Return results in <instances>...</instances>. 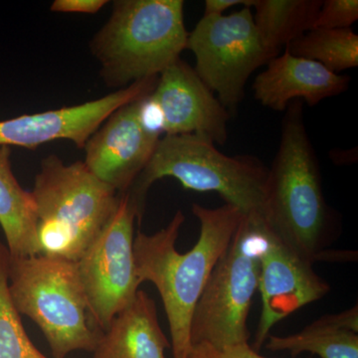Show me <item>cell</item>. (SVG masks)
<instances>
[{"label": "cell", "mask_w": 358, "mask_h": 358, "mask_svg": "<svg viewBox=\"0 0 358 358\" xmlns=\"http://www.w3.org/2000/svg\"><path fill=\"white\" fill-rule=\"evenodd\" d=\"M192 213L199 220L200 234L196 244L185 254L176 248L185 220L180 210L164 229L152 235L138 232L134 240L136 275L141 284L152 282L162 296L173 358H187L189 355L195 306L244 216L229 204L211 209L193 203Z\"/></svg>", "instance_id": "cell-1"}, {"label": "cell", "mask_w": 358, "mask_h": 358, "mask_svg": "<svg viewBox=\"0 0 358 358\" xmlns=\"http://www.w3.org/2000/svg\"><path fill=\"white\" fill-rule=\"evenodd\" d=\"M303 102L288 106L279 148L268 167L264 218L289 248L313 263L331 260L338 219L322 192L317 155L303 117Z\"/></svg>", "instance_id": "cell-2"}, {"label": "cell", "mask_w": 358, "mask_h": 358, "mask_svg": "<svg viewBox=\"0 0 358 358\" xmlns=\"http://www.w3.org/2000/svg\"><path fill=\"white\" fill-rule=\"evenodd\" d=\"M182 0H117L109 20L90 42L109 88L159 76L186 49Z\"/></svg>", "instance_id": "cell-3"}, {"label": "cell", "mask_w": 358, "mask_h": 358, "mask_svg": "<svg viewBox=\"0 0 358 358\" xmlns=\"http://www.w3.org/2000/svg\"><path fill=\"white\" fill-rule=\"evenodd\" d=\"M268 173V167L256 157L224 155L201 136H164L127 194L138 209V222L148 189L164 178H176L185 189L218 193L243 215L264 216Z\"/></svg>", "instance_id": "cell-4"}, {"label": "cell", "mask_w": 358, "mask_h": 358, "mask_svg": "<svg viewBox=\"0 0 358 358\" xmlns=\"http://www.w3.org/2000/svg\"><path fill=\"white\" fill-rule=\"evenodd\" d=\"M32 196L39 255L78 262L119 206L120 194L84 162L49 155L40 164Z\"/></svg>", "instance_id": "cell-5"}, {"label": "cell", "mask_w": 358, "mask_h": 358, "mask_svg": "<svg viewBox=\"0 0 358 358\" xmlns=\"http://www.w3.org/2000/svg\"><path fill=\"white\" fill-rule=\"evenodd\" d=\"M8 289L16 310L40 327L54 357L94 352L103 331L90 313L77 262L9 255Z\"/></svg>", "instance_id": "cell-6"}, {"label": "cell", "mask_w": 358, "mask_h": 358, "mask_svg": "<svg viewBox=\"0 0 358 358\" xmlns=\"http://www.w3.org/2000/svg\"><path fill=\"white\" fill-rule=\"evenodd\" d=\"M265 230L261 214L243 216L195 306L190 324L192 345L223 348L248 343L247 319L258 291Z\"/></svg>", "instance_id": "cell-7"}, {"label": "cell", "mask_w": 358, "mask_h": 358, "mask_svg": "<svg viewBox=\"0 0 358 358\" xmlns=\"http://www.w3.org/2000/svg\"><path fill=\"white\" fill-rule=\"evenodd\" d=\"M186 49L196 60V74L229 113L244 100L250 76L279 55L264 42L250 7L202 17L188 33Z\"/></svg>", "instance_id": "cell-8"}, {"label": "cell", "mask_w": 358, "mask_h": 358, "mask_svg": "<svg viewBox=\"0 0 358 358\" xmlns=\"http://www.w3.org/2000/svg\"><path fill=\"white\" fill-rule=\"evenodd\" d=\"M136 219V204L127 193L120 195L114 215L77 262L90 313L103 333L141 286L134 254Z\"/></svg>", "instance_id": "cell-9"}, {"label": "cell", "mask_w": 358, "mask_h": 358, "mask_svg": "<svg viewBox=\"0 0 358 358\" xmlns=\"http://www.w3.org/2000/svg\"><path fill=\"white\" fill-rule=\"evenodd\" d=\"M157 82L159 76L148 78L81 105L0 121V147L35 150L50 141L67 140L84 150L89 138L115 110L150 95Z\"/></svg>", "instance_id": "cell-10"}, {"label": "cell", "mask_w": 358, "mask_h": 358, "mask_svg": "<svg viewBox=\"0 0 358 358\" xmlns=\"http://www.w3.org/2000/svg\"><path fill=\"white\" fill-rule=\"evenodd\" d=\"M265 237L258 287L262 312L254 343L256 352L265 345L271 329L278 322L331 291L329 282L313 270L315 263L289 248L275 236L267 223Z\"/></svg>", "instance_id": "cell-11"}, {"label": "cell", "mask_w": 358, "mask_h": 358, "mask_svg": "<svg viewBox=\"0 0 358 358\" xmlns=\"http://www.w3.org/2000/svg\"><path fill=\"white\" fill-rule=\"evenodd\" d=\"M140 101L138 99L115 110L84 148V164L89 171L120 195L129 192L147 166L160 140L141 124Z\"/></svg>", "instance_id": "cell-12"}, {"label": "cell", "mask_w": 358, "mask_h": 358, "mask_svg": "<svg viewBox=\"0 0 358 358\" xmlns=\"http://www.w3.org/2000/svg\"><path fill=\"white\" fill-rule=\"evenodd\" d=\"M152 96L164 115L166 136L194 134L214 145L228 141L230 113L180 58L159 75Z\"/></svg>", "instance_id": "cell-13"}, {"label": "cell", "mask_w": 358, "mask_h": 358, "mask_svg": "<svg viewBox=\"0 0 358 358\" xmlns=\"http://www.w3.org/2000/svg\"><path fill=\"white\" fill-rule=\"evenodd\" d=\"M348 77L331 72L324 66L296 57L286 50L267 64V69L256 77L254 96L261 105L275 112H285L294 101L310 107L345 93Z\"/></svg>", "instance_id": "cell-14"}, {"label": "cell", "mask_w": 358, "mask_h": 358, "mask_svg": "<svg viewBox=\"0 0 358 358\" xmlns=\"http://www.w3.org/2000/svg\"><path fill=\"white\" fill-rule=\"evenodd\" d=\"M171 348L160 329L155 301L138 289L99 341L94 358H166Z\"/></svg>", "instance_id": "cell-15"}, {"label": "cell", "mask_w": 358, "mask_h": 358, "mask_svg": "<svg viewBox=\"0 0 358 358\" xmlns=\"http://www.w3.org/2000/svg\"><path fill=\"white\" fill-rule=\"evenodd\" d=\"M266 348L293 357L310 352L320 358H358V307L324 315L299 333L268 336Z\"/></svg>", "instance_id": "cell-16"}, {"label": "cell", "mask_w": 358, "mask_h": 358, "mask_svg": "<svg viewBox=\"0 0 358 358\" xmlns=\"http://www.w3.org/2000/svg\"><path fill=\"white\" fill-rule=\"evenodd\" d=\"M0 226L11 257L39 255L36 205L13 171L11 148L0 147Z\"/></svg>", "instance_id": "cell-17"}, {"label": "cell", "mask_w": 358, "mask_h": 358, "mask_svg": "<svg viewBox=\"0 0 358 358\" xmlns=\"http://www.w3.org/2000/svg\"><path fill=\"white\" fill-rule=\"evenodd\" d=\"M322 0H254V22L268 47L282 49L313 29Z\"/></svg>", "instance_id": "cell-18"}, {"label": "cell", "mask_w": 358, "mask_h": 358, "mask_svg": "<svg viewBox=\"0 0 358 358\" xmlns=\"http://www.w3.org/2000/svg\"><path fill=\"white\" fill-rule=\"evenodd\" d=\"M285 50L315 61L336 74L358 66V35L352 28H313L291 42Z\"/></svg>", "instance_id": "cell-19"}, {"label": "cell", "mask_w": 358, "mask_h": 358, "mask_svg": "<svg viewBox=\"0 0 358 358\" xmlns=\"http://www.w3.org/2000/svg\"><path fill=\"white\" fill-rule=\"evenodd\" d=\"M9 252L0 242V358H47L33 345L8 289Z\"/></svg>", "instance_id": "cell-20"}, {"label": "cell", "mask_w": 358, "mask_h": 358, "mask_svg": "<svg viewBox=\"0 0 358 358\" xmlns=\"http://www.w3.org/2000/svg\"><path fill=\"white\" fill-rule=\"evenodd\" d=\"M357 20V0H324L322 2L313 29H345L352 28Z\"/></svg>", "instance_id": "cell-21"}, {"label": "cell", "mask_w": 358, "mask_h": 358, "mask_svg": "<svg viewBox=\"0 0 358 358\" xmlns=\"http://www.w3.org/2000/svg\"><path fill=\"white\" fill-rule=\"evenodd\" d=\"M187 358H268L262 357L248 345V343H238L215 348L206 343L192 345Z\"/></svg>", "instance_id": "cell-22"}, {"label": "cell", "mask_w": 358, "mask_h": 358, "mask_svg": "<svg viewBox=\"0 0 358 358\" xmlns=\"http://www.w3.org/2000/svg\"><path fill=\"white\" fill-rule=\"evenodd\" d=\"M107 3V0H55L50 9L53 13L95 14Z\"/></svg>", "instance_id": "cell-23"}, {"label": "cell", "mask_w": 358, "mask_h": 358, "mask_svg": "<svg viewBox=\"0 0 358 358\" xmlns=\"http://www.w3.org/2000/svg\"><path fill=\"white\" fill-rule=\"evenodd\" d=\"M254 0H206L204 2L203 17L220 16L233 6H244L251 8Z\"/></svg>", "instance_id": "cell-24"}]
</instances>
